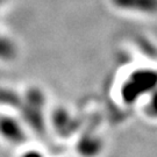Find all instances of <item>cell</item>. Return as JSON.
I'll use <instances>...</instances> for the list:
<instances>
[{
    "instance_id": "1",
    "label": "cell",
    "mask_w": 157,
    "mask_h": 157,
    "mask_svg": "<svg viewBox=\"0 0 157 157\" xmlns=\"http://www.w3.org/2000/svg\"><path fill=\"white\" fill-rule=\"evenodd\" d=\"M113 4L122 10L154 14L157 13V0H112Z\"/></svg>"
},
{
    "instance_id": "2",
    "label": "cell",
    "mask_w": 157,
    "mask_h": 157,
    "mask_svg": "<svg viewBox=\"0 0 157 157\" xmlns=\"http://www.w3.org/2000/svg\"><path fill=\"white\" fill-rule=\"evenodd\" d=\"M0 133L2 136H5L8 140H15L17 141L21 134H20V129L17 127V122H14L13 120L8 118L0 119Z\"/></svg>"
},
{
    "instance_id": "3",
    "label": "cell",
    "mask_w": 157,
    "mask_h": 157,
    "mask_svg": "<svg viewBox=\"0 0 157 157\" xmlns=\"http://www.w3.org/2000/svg\"><path fill=\"white\" fill-rule=\"evenodd\" d=\"M148 108H149L148 111L150 114H152L154 117H157V93L151 98V101H150Z\"/></svg>"
}]
</instances>
